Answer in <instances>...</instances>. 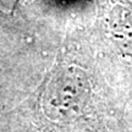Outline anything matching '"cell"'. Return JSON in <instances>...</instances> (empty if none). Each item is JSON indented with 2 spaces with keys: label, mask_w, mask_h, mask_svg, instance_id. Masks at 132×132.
<instances>
[{
  "label": "cell",
  "mask_w": 132,
  "mask_h": 132,
  "mask_svg": "<svg viewBox=\"0 0 132 132\" xmlns=\"http://www.w3.org/2000/svg\"><path fill=\"white\" fill-rule=\"evenodd\" d=\"M4 1L6 3V4H10L12 7H14L15 5H16V3H17V0H4Z\"/></svg>",
  "instance_id": "1"
}]
</instances>
